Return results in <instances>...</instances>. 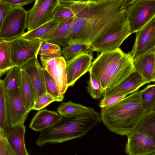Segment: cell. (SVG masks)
<instances>
[{"label": "cell", "instance_id": "obj_1", "mask_svg": "<svg viewBox=\"0 0 155 155\" xmlns=\"http://www.w3.org/2000/svg\"><path fill=\"white\" fill-rule=\"evenodd\" d=\"M124 0H60L74 14L68 45L82 43L90 46L95 41L126 19Z\"/></svg>", "mask_w": 155, "mask_h": 155}, {"label": "cell", "instance_id": "obj_2", "mask_svg": "<svg viewBox=\"0 0 155 155\" xmlns=\"http://www.w3.org/2000/svg\"><path fill=\"white\" fill-rule=\"evenodd\" d=\"M141 90L137 91L118 102L101 108V121L110 131L127 136L135 130L146 112L141 102Z\"/></svg>", "mask_w": 155, "mask_h": 155}, {"label": "cell", "instance_id": "obj_3", "mask_svg": "<svg viewBox=\"0 0 155 155\" xmlns=\"http://www.w3.org/2000/svg\"><path fill=\"white\" fill-rule=\"evenodd\" d=\"M101 121L100 114L92 107L77 115L61 116L55 124L40 132L36 144L42 146L47 143H60L81 137Z\"/></svg>", "mask_w": 155, "mask_h": 155}, {"label": "cell", "instance_id": "obj_4", "mask_svg": "<svg viewBox=\"0 0 155 155\" xmlns=\"http://www.w3.org/2000/svg\"><path fill=\"white\" fill-rule=\"evenodd\" d=\"M88 71L99 80L104 92L122 83L135 71L129 53L119 48L101 53L91 63Z\"/></svg>", "mask_w": 155, "mask_h": 155}, {"label": "cell", "instance_id": "obj_5", "mask_svg": "<svg viewBox=\"0 0 155 155\" xmlns=\"http://www.w3.org/2000/svg\"><path fill=\"white\" fill-rule=\"evenodd\" d=\"M125 9L131 33H135L155 18V0H136Z\"/></svg>", "mask_w": 155, "mask_h": 155}, {"label": "cell", "instance_id": "obj_6", "mask_svg": "<svg viewBox=\"0 0 155 155\" xmlns=\"http://www.w3.org/2000/svg\"><path fill=\"white\" fill-rule=\"evenodd\" d=\"M41 40H31L21 36L10 41L12 61L15 66L21 67L33 58L37 59Z\"/></svg>", "mask_w": 155, "mask_h": 155}, {"label": "cell", "instance_id": "obj_7", "mask_svg": "<svg viewBox=\"0 0 155 155\" xmlns=\"http://www.w3.org/2000/svg\"><path fill=\"white\" fill-rule=\"evenodd\" d=\"M132 34L129 24L126 19L112 30L98 39L90 46L92 52L101 53L119 48L124 41Z\"/></svg>", "mask_w": 155, "mask_h": 155}, {"label": "cell", "instance_id": "obj_8", "mask_svg": "<svg viewBox=\"0 0 155 155\" xmlns=\"http://www.w3.org/2000/svg\"><path fill=\"white\" fill-rule=\"evenodd\" d=\"M27 11L22 7H13L5 17L0 31V41H10L21 36L26 27Z\"/></svg>", "mask_w": 155, "mask_h": 155}, {"label": "cell", "instance_id": "obj_9", "mask_svg": "<svg viewBox=\"0 0 155 155\" xmlns=\"http://www.w3.org/2000/svg\"><path fill=\"white\" fill-rule=\"evenodd\" d=\"M60 0H35L33 6L27 11L26 27L31 30L52 19Z\"/></svg>", "mask_w": 155, "mask_h": 155}, {"label": "cell", "instance_id": "obj_10", "mask_svg": "<svg viewBox=\"0 0 155 155\" xmlns=\"http://www.w3.org/2000/svg\"><path fill=\"white\" fill-rule=\"evenodd\" d=\"M5 96L7 118L10 128L24 124L29 113L21 97L19 87L12 91L6 89Z\"/></svg>", "mask_w": 155, "mask_h": 155}, {"label": "cell", "instance_id": "obj_11", "mask_svg": "<svg viewBox=\"0 0 155 155\" xmlns=\"http://www.w3.org/2000/svg\"><path fill=\"white\" fill-rule=\"evenodd\" d=\"M126 153L129 155H155V139L137 131L127 136Z\"/></svg>", "mask_w": 155, "mask_h": 155}, {"label": "cell", "instance_id": "obj_12", "mask_svg": "<svg viewBox=\"0 0 155 155\" xmlns=\"http://www.w3.org/2000/svg\"><path fill=\"white\" fill-rule=\"evenodd\" d=\"M135 33L134 45L128 53L133 59L155 48V18Z\"/></svg>", "mask_w": 155, "mask_h": 155}, {"label": "cell", "instance_id": "obj_13", "mask_svg": "<svg viewBox=\"0 0 155 155\" xmlns=\"http://www.w3.org/2000/svg\"><path fill=\"white\" fill-rule=\"evenodd\" d=\"M92 53L82 54L66 62V72L68 87L73 86L75 82L88 70L91 66Z\"/></svg>", "mask_w": 155, "mask_h": 155}, {"label": "cell", "instance_id": "obj_14", "mask_svg": "<svg viewBox=\"0 0 155 155\" xmlns=\"http://www.w3.org/2000/svg\"><path fill=\"white\" fill-rule=\"evenodd\" d=\"M135 71L147 84L155 81V48L133 59Z\"/></svg>", "mask_w": 155, "mask_h": 155}, {"label": "cell", "instance_id": "obj_15", "mask_svg": "<svg viewBox=\"0 0 155 155\" xmlns=\"http://www.w3.org/2000/svg\"><path fill=\"white\" fill-rule=\"evenodd\" d=\"M21 68L25 70L29 78L35 100L38 96L47 92L45 85L43 68L37 58L31 59Z\"/></svg>", "mask_w": 155, "mask_h": 155}, {"label": "cell", "instance_id": "obj_16", "mask_svg": "<svg viewBox=\"0 0 155 155\" xmlns=\"http://www.w3.org/2000/svg\"><path fill=\"white\" fill-rule=\"evenodd\" d=\"M73 20V17L60 22L51 33L40 40L43 42H48L61 46L68 45Z\"/></svg>", "mask_w": 155, "mask_h": 155}, {"label": "cell", "instance_id": "obj_17", "mask_svg": "<svg viewBox=\"0 0 155 155\" xmlns=\"http://www.w3.org/2000/svg\"><path fill=\"white\" fill-rule=\"evenodd\" d=\"M147 84L141 76L135 71L119 85L110 91L104 92L103 97L120 94L127 95L137 91L140 88Z\"/></svg>", "mask_w": 155, "mask_h": 155}, {"label": "cell", "instance_id": "obj_18", "mask_svg": "<svg viewBox=\"0 0 155 155\" xmlns=\"http://www.w3.org/2000/svg\"><path fill=\"white\" fill-rule=\"evenodd\" d=\"M66 61L63 57L58 58L52 67H46V70L53 79L57 87L59 95H64L68 87L67 84Z\"/></svg>", "mask_w": 155, "mask_h": 155}, {"label": "cell", "instance_id": "obj_19", "mask_svg": "<svg viewBox=\"0 0 155 155\" xmlns=\"http://www.w3.org/2000/svg\"><path fill=\"white\" fill-rule=\"evenodd\" d=\"M25 127L19 125L11 128L6 135L7 140L14 155H28L25 147Z\"/></svg>", "mask_w": 155, "mask_h": 155}, {"label": "cell", "instance_id": "obj_20", "mask_svg": "<svg viewBox=\"0 0 155 155\" xmlns=\"http://www.w3.org/2000/svg\"><path fill=\"white\" fill-rule=\"evenodd\" d=\"M61 116L55 111L43 109L39 110L32 118L29 127L36 132L41 131L59 121Z\"/></svg>", "mask_w": 155, "mask_h": 155}, {"label": "cell", "instance_id": "obj_21", "mask_svg": "<svg viewBox=\"0 0 155 155\" xmlns=\"http://www.w3.org/2000/svg\"><path fill=\"white\" fill-rule=\"evenodd\" d=\"M21 81L19 87L20 94L26 107L29 113L32 110L35 98L32 87L25 70L20 67Z\"/></svg>", "mask_w": 155, "mask_h": 155}, {"label": "cell", "instance_id": "obj_22", "mask_svg": "<svg viewBox=\"0 0 155 155\" xmlns=\"http://www.w3.org/2000/svg\"><path fill=\"white\" fill-rule=\"evenodd\" d=\"M60 22L58 21L52 19L35 28L28 31L21 36L29 39L40 40L51 33Z\"/></svg>", "mask_w": 155, "mask_h": 155}, {"label": "cell", "instance_id": "obj_23", "mask_svg": "<svg viewBox=\"0 0 155 155\" xmlns=\"http://www.w3.org/2000/svg\"><path fill=\"white\" fill-rule=\"evenodd\" d=\"M135 130L155 139V111L146 113L138 123Z\"/></svg>", "mask_w": 155, "mask_h": 155}, {"label": "cell", "instance_id": "obj_24", "mask_svg": "<svg viewBox=\"0 0 155 155\" xmlns=\"http://www.w3.org/2000/svg\"><path fill=\"white\" fill-rule=\"evenodd\" d=\"M62 54L66 62L75 57L82 54H90L92 51L90 46L82 43L68 44L62 48Z\"/></svg>", "mask_w": 155, "mask_h": 155}, {"label": "cell", "instance_id": "obj_25", "mask_svg": "<svg viewBox=\"0 0 155 155\" xmlns=\"http://www.w3.org/2000/svg\"><path fill=\"white\" fill-rule=\"evenodd\" d=\"M91 108L69 101L62 103L58 107L57 111L62 116L68 117L82 113L89 110Z\"/></svg>", "mask_w": 155, "mask_h": 155}, {"label": "cell", "instance_id": "obj_26", "mask_svg": "<svg viewBox=\"0 0 155 155\" xmlns=\"http://www.w3.org/2000/svg\"><path fill=\"white\" fill-rule=\"evenodd\" d=\"M15 66L11 59L10 41H0V71L7 72Z\"/></svg>", "mask_w": 155, "mask_h": 155}, {"label": "cell", "instance_id": "obj_27", "mask_svg": "<svg viewBox=\"0 0 155 155\" xmlns=\"http://www.w3.org/2000/svg\"><path fill=\"white\" fill-rule=\"evenodd\" d=\"M141 101L146 113L155 111V85H148L141 90Z\"/></svg>", "mask_w": 155, "mask_h": 155}, {"label": "cell", "instance_id": "obj_28", "mask_svg": "<svg viewBox=\"0 0 155 155\" xmlns=\"http://www.w3.org/2000/svg\"><path fill=\"white\" fill-rule=\"evenodd\" d=\"M6 89L3 79H0V126L7 135L10 130L7 116Z\"/></svg>", "mask_w": 155, "mask_h": 155}, {"label": "cell", "instance_id": "obj_29", "mask_svg": "<svg viewBox=\"0 0 155 155\" xmlns=\"http://www.w3.org/2000/svg\"><path fill=\"white\" fill-rule=\"evenodd\" d=\"M20 68L15 66L6 73L3 79L5 89L12 91L19 88L20 86L21 77Z\"/></svg>", "mask_w": 155, "mask_h": 155}, {"label": "cell", "instance_id": "obj_30", "mask_svg": "<svg viewBox=\"0 0 155 155\" xmlns=\"http://www.w3.org/2000/svg\"><path fill=\"white\" fill-rule=\"evenodd\" d=\"M64 97L63 95L55 96L47 92L44 93L38 96L35 100L32 110H41L52 102L62 101Z\"/></svg>", "mask_w": 155, "mask_h": 155}, {"label": "cell", "instance_id": "obj_31", "mask_svg": "<svg viewBox=\"0 0 155 155\" xmlns=\"http://www.w3.org/2000/svg\"><path fill=\"white\" fill-rule=\"evenodd\" d=\"M89 72L90 77L87 87V91L93 99H100L103 96L104 91L99 80L91 72Z\"/></svg>", "mask_w": 155, "mask_h": 155}, {"label": "cell", "instance_id": "obj_32", "mask_svg": "<svg viewBox=\"0 0 155 155\" xmlns=\"http://www.w3.org/2000/svg\"><path fill=\"white\" fill-rule=\"evenodd\" d=\"M74 16L73 11L69 7L60 4L55 10L52 19L61 22Z\"/></svg>", "mask_w": 155, "mask_h": 155}, {"label": "cell", "instance_id": "obj_33", "mask_svg": "<svg viewBox=\"0 0 155 155\" xmlns=\"http://www.w3.org/2000/svg\"><path fill=\"white\" fill-rule=\"evenodd\" d=\"M43 73L46 92L54 96H59L57 87L51 76L46 70L43 69Z\"/></svg>", "mask_w": 155, "mask_h": 155}, {"label": "cell", "instance_id": "obj_34", "mask_svg": "<svg viewBox=\"0 0 155 155\" xmlns=\"http://www.w3.org/2000/svg\"><path fill=\"white\" fill-rule=\"evenodd\" d=\"M6 136L4 131H0V155H14Z\"/></svg>", "mask_w": 155, "mask_h": 155}, {"label": "cell", "instance_id": "obj_35", "mask_svg": "<svg viewBox=\"0 0 155 155\" xmlns=\"http://www.w3.org/2000/svg\"><path fill=\"white\" fill-rule=\"evenodd\" d=\"M125 94H117L104 97L101 101L99 106L101 108L112 105L126 97Z\"/></svg>", "mask_w": 155, "mask_h": 155}, {"label": "cell", "instance_id": "obj_36", "mask_svg": "<svg viewBox=\"0 0 155 155\" xmlns=\"http://www.w3.org/2000/svg\"><path fill=\"white\" fill-rule=\"evenodd\" d=\"M61 49L59 45L51 42L43 41L41 45L38 54L41 55Z\"/></svg>", "mask_w": 155, "mask_h": 155}, {"label": "cell", "instance_id": "obj_37", "mask_svg": "<svg viewBox=\"0 0 155 155\" xmlns=\"http://www.w3.org/2000/svg\"><path fill=\"white\" fill-rule=\"evenodd\" d=\"M62 55L61 50L60 49L56 51L40 55V58L42 66V68L43 69L45 68L46 63L48 60L52 58L61 57Z\"/></svg>", "mask_w": 155, "mask_h": 155}, {"label": "cell", "instance_id": "obj_38", "mask_svg": "<svg viewBox=\"0 0 155 155\" xmlns=\"http://www.w3.org/2000/svg\"><path fill=\"white\" fill-rule=\"evenodd\" d=\"M12 8L9 5L0 2V31L5 17Z\"/></svg>", "mask_w": 155, "mask_h": 155}, {"label": "cell", "instance_id": "obj_39", "mask_svg": "<svg viewBox=\"0 0 155 155\" xmlns=\"http://www.w3.org/2000/svg\"><path fill=\"white\" fill-rule=\"evenodd\" d=\"M35 0H0V2L10 5L13 7H23Z\"/></svg>", "mask_w": 155, "mask_h": 155}, {"label": "cell", "instance_id": "obj_40", "mask_svg": "<svg viewBox=\"0 0 155 155\" xmlns=\"http://www.w3.org/2000/svg\"><path fill=\"white\" fill-rule=\"evenodd\" d=\"M58 58H54L48 60L46 63L45 68L46 67L50 68L53 67L56 63Z\"/></svg>", "mask_w": 155, "mask_h": 155}, {"label": "cell", "instance_id": "obj_41", "mask_svg": "<svg viewBox=\"0 0 155 155\" xmlns=\"http://www.w3.org/2000/svg\"><path fill=\"white\" fill-rule=\"evenodd\" d=\"M136 0H124L121 7V9L126 8L127 6Z\"/></svg>", "mask_w": 155, "mask_h": 155}, {"label": "cell", "instance_id": "obj_42", "mask_svg": "<svg viewBox=\"0 0 155 155\" xmlns=\"http://www.w3.org/2000/svg\"><path fill=\"white\" fill-rule=\"evenodd\" d=\"M7 72L5 71H0V79H1L2 76H3Z\"/></svg>", "mask_w": 155, "mask_h": 155}, {"label": "cell", "instance_id": "obj_43", "mask_svg": "<svg viewBox=\"0 0 155 155\" xmlns=\"http://www.w3.org/2000/svg\"><path fill=\"white\" fill-rule=\"evenodd\" d=\"M91 0L92 1H98L101 0Z\"/></svg>", "mask_w": 155, "mask_h": 155}, {"label": "cell", "instance_id": "obj_44", "mask_svg": "<svg viewBox=\"0 0 155 155\" xmlns=\"http://www.w3.org/2000/svg\"><path fill=\"white\" fill-rule=\"evenodd\" d=\"M4 131L2 130V129H1V127H0V131Z\"/></svg>", "mask_w": 155, "mask_h": 155}, {"label": "cell", "instance_id": "obj_45", "mask_svg": "<svg viewBox=\"0 0 155 155\" xmlns=\"http://www.w3.org/2000/svg\"></svg>", "mask_w": 155, "mask_h": 155}]
</instances>
